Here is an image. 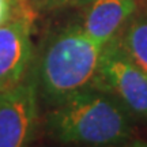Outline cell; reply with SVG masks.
<instances>
[{"label":"cell","mask_w":147,"mask_h":147,"mask_svg":"<svg viewBox=\"0 0 147 147\" xmlns=\"http://www.w3.org/2000/svg\"><path fill=\"white\" fill-rule=\"evenodd\" d=\"M102 48L75 25L53 37L40 63V83L53 101L91 87Z\"/></svg>","instance_id":"cell-2"},{"label":"cell","mask_w":147,"mask_h":147,"mask_svg":"<svg viewBox=\"0 0 147 147\" xmlns=\"http://www.w3.org/2000/svg\"><path fill=\"white\" fill-rule=\"evenodd\" d=\"M93 0H41L40 7L44 10H55V8H64V7H80L87 5Z\"/></svg>","instance_id":"cell-9"},{"label":"cell","mask_w":147,"mask_h":147,"mask_svg":"<svg viewBox=\"0 0 147 147\" xmlns=\"http://www.w3.org/2000/svg\"><path fill=\"white\" fill-rule=\"evenodd\" d=\"M22 11L23 8L19 0H0V26Z\"/></svg>","instance_id":"cell-8"},{"label":"cell","mask_w":147,"mask_h":147,"mask_svg":"<svg viewBox=\"0 0 147 147\" xmlns=\"http://www.w3.org/2000/svg\"><path fill=\"white\" fill-rule=\"evenodd\" d=\"M33 19L23 10L0 26V91L19 83L33 56Z\"/></svg>","instance_id":"cell-5"},{"label":"cell","mask_w":147,"mask_h":147,"mask_svg":"<svg viewBox=\"0 0 147 147\" xmlns=\"http://www.w3.org/2000/svg\"><path fill=\"white\" fill-rule=\"evenodd\" d=\"M94 87L113 97L128 115L147 120V74L113 37L101 52Z\"/></svg>","instance_id":"cell-3"},{"label":"cell","mask_w":147,"mask_h":147,"mask_svg":"<svg viewBox=\"0 0 147 147\" xmlns=\"http://www.w3.org/2000/svg\"><path fill=\"white\" fill-rule=\"evenodd\" d=\"M37 91L33 80L0 91V147L26 146L37 129Z\"/></svg>","instance_id":"cell-4"},{"label":"cell","mask_w":147,"mask_h":147,"mask_svg":"<svg viewBox=\"0 0 147 147\" xmlns=\"http://www.w3.org/2000/svg\"><path fill=\"white\" fill-rule=\"evenodd\" d=\"M117 38L132 61L147 74V14L134 19Z\"/></svg>","instance_id":"cell-7"},{"label":"cell","mask_w":147,"mask_h":147,"mask_svg":"<svg viewBox=\"0 0 147 147\" xmlns=\"http://www.w3.org/2000/svg\"><path fill=\"white\" fill-rule=\"evenodd\" d=\"M30 1H34V3H37V5H38L40 3H41V0H30Z\"/></svg>","instance_id":"cell-10"},{"label":"cell","mask_w":147,"mask_h":147,"mask_svg":"<svg viewBox=\"0 0 147 147\" xmlns=\"http://www.w3.org/2000/svg\"><path fill=\"white\" fill-rule=\"evenodd\" d=\"M135 0H93L87 4L82 29L104 47L135 11Z\"/></svg>","instance_id":"cell-6"},{"label":"cell","mask_w":147,"mask_h":147,"mask_svg":"<svg viewBox=\"0 0 147 147\" xmlns=\"http://www.w3.org/2000/svg\"><path fill=\"white\" fill-rule=\"evenodd\" d=\"M47 128L59 142L89 146L124 144L132 135L127 110L94 86L56 101L47 117Z\"/></svg>","instance_id":"cell-1"}]
</instances>
